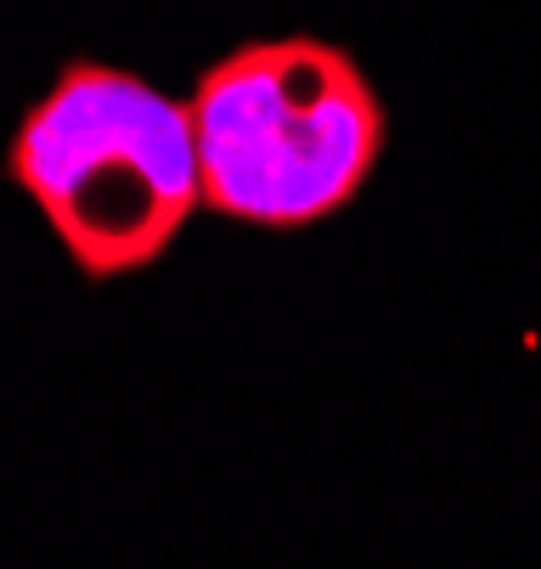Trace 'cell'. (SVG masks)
Wrapping results in <instances>:
<instances>
[{
    "label": "cell",
    "instance_id": "2",
    "mask_svg": "<svg viewBox=\"0 0 541 569\" xmlns=\"http://www.w3.org/2000/svg\"><path fill=\"white\" fill-rule=\"evenodd\" d=\"M7 176L86 282L147 271L203 209L187 97L102 57H68L23 108Z\"/></svg>",
    "mask_w": 541,
    "mask_h": 569
},
{
    "label": "cell",
    "instance_id": "1",
    "mask_svg": "<svg viewBox=\"0 0 541 569\" xmlns=\"http://www.w3.org/2000/svg\"><path fill=\"white\" fill-rule=\"evenodd\" d=\"M203 209L260 231L344 214L390 152V108L350 46L322 34L243 40L187 97Z\"/></svg>",
    "mask_w": 541,
    "mask_h": 569
}]
</instances>
